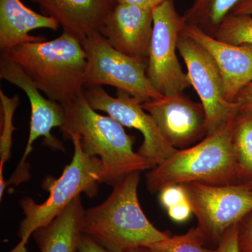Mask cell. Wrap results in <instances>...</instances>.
<instances>
[{"label": "cell", "instance_id": "2e32d148", "mask_svg": "<svg viewBox=\"0 0 252 252\" xmlns=\"http://www.w3.org/2000/svg\"><path fill=\"white\" fill-rule=\"evenodd\" d=\"M60 24L54 18L38 14L21 0H0V51L8 52L20 44L46 40L43 36L31 35L34 30L57 31Z\"/></svg>", "mask_w": 252, "mask_h": 252}, {"label": "cell", "instance_id": "8992f818", "mask_svg": "<svg viewBox=\"0 0 252 252\" xmlns=\"http://www.w3.org/2000/svg\"><path fill=\"white\" fill-rule=\"evenodd\" d=\"M81 43L87 59L85 87L113 86L141 104L164 97L147 77L148 59L130 57L119 52L101 33L93 34Z\"/></svg>", "mask_w": 252, "mask_h": 252}, {"label": "cell", "instance_id": "4316f807", "mask_svg": "<svg viewBox=\"0 0 252 252\" xmlns=\"http://www.w3.org/2000/svg\"><path fill=\"white\" fill-rule=\"evenodd\" d=\"M79 252H111L94 241L90 237L82 234L79 243ZM126 252H149L147 248H137Z\"/></svg>", "mask_w": 252, "mask_h": 252}, {"label": "cell", "instance_id": "5b68a950", "mask_svg": "<svg viewBox=\"0 0 252 252\" xmlns=\"http://www.w3.org/2000/svg\"><path fill=\"white\" fill-rule=\"evenodd\" d=\"M65 138L74 145L72 161L64 167L59 178L49 177L44 181L42 187L49 192L44 203H36L29 197L20 200L25 218L18 229L19 243L10 252H26L28 240L34 231L51 223L81 193L89 198L97 195L102 173L100 159L84 152L78 134H69Z\"/></svg>", "mask_w": 252, "mask_h": 252}, {"label": "cell", "instance_id": "277c9868", "mask_svg": "<svg viewBox=\"0 0 252 252\" xmlns=\"http://www.w3.org/2000/svg\"><path fill=\"white\" fill-rule=\"evenodd\" d=\"M234 119L198 144L177 149L171 157L151 169L146 175L149 191L156 193L167 186L190 183L240 184L241 176L232 144Z\"/></svg>", "mask_w": 252, "mask_h": 252}, {"label": "cell", "instance_id": "e0dca14e", "mask_svg": "<svg viewBox=\"0 0 252 252\" xmlns=\"http://www.w3.org/2000/svg\"><path fill=\"white\" fill-rule=\"evenodd\" d=\"M78 195L51 223L33 233L40 252H79L85 217Z\"/></svg>", "mask_w": 252, "mask_h": 252}, {"label": "cell", "instance_id": "5bb4252c", "mask_svg": "<svg viewBox=\"0 0 252 252\" xmlns=\"http://www.w3.org/2000/svg\"><path fill=\"white\" fill-rule=\"evenodd\" d=\"M182 32L210 54L220 69L225 97L235 102L240 91L252 82V45L223 42L193 25H186Z\"/></svg>", "mask_w": 252, "mask_h": 252}, {"label": "cell", "instance_id": "8fae6325", "mask_svg": "<svg viewBox=\"0 0 252 252\" xmlns=\"http://www.w3.org/2000/svg\"><path fill=\"white\" fill-rule=\"evenodd\" d=\"M0 78L17 86L28 96L31 107L30 133L26 149L17 168L24 170L29 167L26 160L33 149L34 141L44 137L43 144L53 150L65 152L61 141L51 134L54 127H62L64 112L62 104L46 98L39 87L21 66L5 58H0Z\"/></svg>", "mask_w": 252, "mask_h": 252}, {"label": "cell", "instance_id": "7402d4cb", "mask_svg": "<svg viewBox=\"0 0 252 252\" xmlns=\"http://www.w3.org/2000/svg\"><path fill=\"white\" fill-rule=\"evenodd\" d=\"M207 240L203 232L197 226L185 234L170 236L154 243L148 249L149 252H215L205 247Z\"/></svg>", "mask_w": 252, "mask_h": 252}, {"label": "cell", "instance_id": "ba28073f", "mask_svg": "<svg viewBox=\"0 0 252 252\" xmlns=\"http://www.w3.org/2000/svg\"><path fill=\"white\" fill-rule=\"evenodd\" d=\"M198 227L207 239L220 243L225 232L252 212V189L245 184L182 185Z\"/></svg>", "mask_w": 252, "mask_h": 252}, {"label": "cell", "instance_id": "cb8c5ba5", "mask_svg": "<svg viewBox=\"0 0 252 252\" xmlns=\"http://www.w3.org/2000/svg\"><path fill=\"white\" fill-rule=\"evenodd\" d=\"M238 224L227 230L220 239L215 252H240L238 242Z\"/></svg>", "mask_w": 252, "mask_h": 252}, {"label": "cell", "instance_id": "f1b7e54d", "mask_svg": "<svg viewBox=\"0 0 252 252\" xmlns=\"http://www.w3.org/2000/svg\"><path fill=\"white\" fill-rule=\"evenodd\" d=\"M167 0H115V4L135 5L140 7L154 9Z\"/></svg>", "mask_w": 252, "mask_h": 252}, {"label": "cell", "instance_id": "9c48e42d", "mask_svg": "<svg viewBox=\"0 0 252 252\" xmlns=\"http://www.w3.org/2000/svg\"><path fill=\"white\" fill-rule=\"evenodd\" d=\"M177 50L187 66L190 85L198 94L205 110L207 136L211 135L238 115V104L225 97L220 69L203 46L182 32Z\"/></svg>", "mask_w": 252, "mask_h": 252}, {"label": "cell", "instance_id": "7c38bea8", "mask_svg": "<svg viewBox=\"0 0 252 252\" xmlns=\"http://www.w3.org/2000/svg\"><path fill=\"white\" fill-rule=\"evenodd\" d=\"M168 142L177 149L190 147L207 136L206 116L201 103L185 94L164 96L142 104Z\"/></svg>", "mask_w": 252, "mask_h": 252}, {"label": "cell", "instance_id": "ffe728a7", "mask_svg": "<svg viewBox=\"0 0 252 252\" xmlns=\"http://www.w3.org/2000/svg\"><path fill=\"white\" fill-rule=\"evenodd\" d=\"M1 102V133L0 137V198H2L6 188V182L3 177V168L6 160L9 158L12 145V134L16 130L14 126V116L16 109L20 103L19 96H6L2 89H0Z\"/></svg>", "mask_w": 252, "mask_h": 252}, {"label": "cell", "instance_id": "1f68e13d", "mask_svg": "<svg viewBox=\"0 0 252 252\" xmlns=\"http://www.w3.org/2000/svg\"><path fill=\"white\" fill-rule=\"evenodd\" d=\"M109 1H110L111 2L113 3V4H115V0H109Z\"/></svg>", "mask_w": 252, "mask_h": 252}, {"label": "cell", "instance_id": "f546056e", "mask_svg": "<svg viewBox=\"0 0 252 252\" xmlns=\"http://www.w3.org/2000/svg\"><path fill=\"white\" fill-rule=\"evenodd\" d=\"M230 14L252 16V0H240Z\"/></svg>", "mask_w": 252, "mask_h": 252}, {"label": "cell", "instance_id": "d4e9b609", "mask_svg": "<svg viewBox=\"0 0 252 252\" xmlns=\"http://www.w3.org/2000/svg\"><path fill=\"white\" fill-rule=\"evenodd\" d=\"M238 242L240 252H252V219L238 223Z\"/></svg>", "mask_w": 252, "mask_h": 252}, {"label": "cell", "instance_id": "6da1fadb", "mask_svg": "<svg viewBox=\"0 0 252 252\" xmlns=\"http://www.w3.org/2000/svg\"><path fill=\"white\" fill-rule=\"evenodd\" d=\"M63 107V136L78 134L84 152L100 159L101 182L113 187L130 174L154 168L148 160L134 151L135 137L128 135L110 116L101 115L93 109L84 93Z\"/></svg>", "mask_w": 252, "mask_h": 252}, {"label": "cell", "instance_id": "52a82bcc", "mask_svg": "<svg viewBox=\"0 0 252 252\" xmlns=\"http://www.w3.org/2000/svg\"><path fill=\"white\" fill-rule=\"evenodd\" d=\"M186 25L173 0H167L153 9L147 74L154 89L164 96L183 94L191 86L176 53L179 36Z\"/></svg>", "mask_w": 252, "mask_h": 252}, {"label": "cell", "instance_id": "9a60e30c", "mask_svg": "<svg viewBox=\"0 0 252 252\" xmlns=\"http://www.w3.org/2000/svg\"><path fill=\"white\" fill-rule=\"evenodd\" d=\"M79 41L101 33L114 4L109 0H31Z\"/></svg>", "mask_w": 252, "mask_h": 252}, {"label": "cell", "instance_id": "4dcf8cb0", "mask_svg": "<svg viewBox=\"0 0 252 252\" xmlns=\"http://www.w3.org/2000/svg\"><path fill=\"white\" fill-rule=\"evenodd\" d=\"M247 185L250 186V187L252 189V180L250 181V182H247Z\"/></svg>", "mask_w": 252, "mask_h": 252}, {"label": "cell", "instance_id": "603a6c76", "mask_svg": "<svg viewBox=\"0 0 252 252\" xmlns=\"http://www.w3.org/2000/svg\"><path fill=\"white\" fill-rule=\"evenodd\" d=\"M159 200L164 208L170 207L189 201L187 192L182 185H170L165 187L159 192Z\"/></svg>", "mask_w": 252, "mask_h": 252}, {"label": "cell", "instance_id": "4fadbf2b", "mask_svg": "<svg viewBox=\"0 0 252 252\" xmlns=\"http://www.w3.org/2000/svg\"><path fill=\"white\" fill-rule=\"evenodd\" d=\"M153 32V9L115 4L101 34L119 52L147 59Z\"/></svg>", "mask_w": 252, "mask_h": 252}, {"label": "cell", "instance_id": "44dd1931", "mask_svg": "<svg viewBox=\"0 0 252 252\" xmlns=\"http://www.w3.org/2000/svg\"><path fill=\"white\" fill-rule=\"evenodd\" d=\"M212 36L233 45H252V16L228 14Z\"/></svg>", "mask_w": 252, "mask_h": 252}, {"label": "cell", "instance_id": "484cf974", "mask_svg": "<svg viewBox=\"0 0 252 252\" xmlns=\"http://www.w3.org/2000/svg\"><path fill=\"white\" fill-rule=\"evenodd\" d=\"M235 102L238 104V114L252 115V82L240 91Z\"/></svg>", "mask_w": 252, "mask_h": 252}, {"label": "cell", "instance_id": "30bf717a", "mask_svg": "<svg viewBox=\"0 0 252 252\" xmlns=\"http://www.w3.org/2000/svg\"><path fill=\"white\" fill-rule=\"evenodd\" d=\"M84 97L96 111L107 113L123 126L140 131L143 142L137 153L154 167L162 163L177 150L165 138L154 118L146 112L142 104L127 93L117 90L112 97L101 86H86Z\"/></svg>", "mask_w": 252, "mask_h": 252}, {"label": "cell", "instance_id": "7a4b0ae2", "mask_svg": "<svg viewBox=\"0 0 252 252\" xmlns=\"http://www.w3.org/2000/svg\"><path fill=\"white\" fill-rule=\"evenodd\" d=\"M140 172L126 176L113 186L108 198L85 210L83 234L111 252L148 248L168 238L149 221L139 203Z\"/></svg>", "mask_w": 252, "mask_h": 252}, {"label": "cell", "instance_id": "ac0fdd59", "mask_svg": "<svg viewBox=\"0 0 252 252\" xmlns=\"http://www.w3.org/2000/svg\"><path fill=\"white\" fill-rule=\"evenodd\" d=\"M240 0H194L183 15L187 24L193 25L213 35Z\"/></svg>", "mask_w": 252, "mask_h": 252}, {"label": "cell", "instance_id": "3957f363", "mask_svg": "<svg viewBox=\"0 0 252 252\" xmlns=\"http://www.w3.org/2000/svg\"><path fill=\"white\" fill-rule=\"evenodd\" d=\"M1 57L21 66L48 98L62 105L84 93L87 59L72 34L63 32L53 40L24 43Z\"/></svg>", "mask_w": 252, "mask_h": 252}, {"label": "cell", "instance_id": "d6986e66", "mask_svg": "<svg viewBox=\"0 0 252 252\" xmlns=\"http://www.w3.org/2000/svg\"><path fill=\"white\" fill-rule=\"evenodd\" d=\"M232 144L241 178L252 176V115L238 114L235 117Z\"/></svg>", "mask_w": 252, "mask_h": 252}, {"label": "cell", "instance_id": "83f0119b", "mask_svg": "<svg viewBox=\"0 0 252 252\" xmlns=\"http://www.w3.org/2000/svg\"><path fill=\"white\" fill-rule=\"evenodd\" d=\"M168 216L173 221L183 223L187 221L193 214L191 205L189 201L180 204L167 210Z\"/></svg>", "mask_w": 252, "mask_h": 252}]
</instances>
